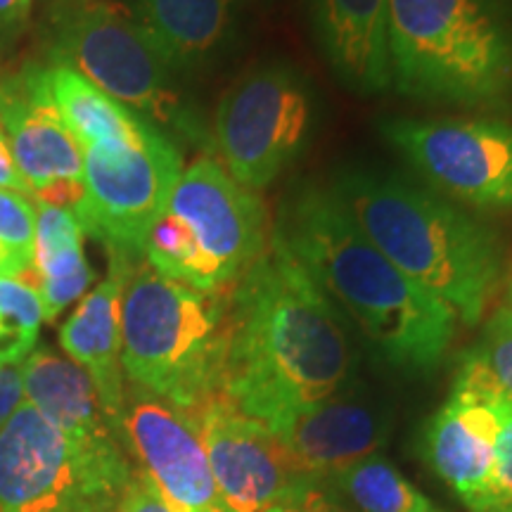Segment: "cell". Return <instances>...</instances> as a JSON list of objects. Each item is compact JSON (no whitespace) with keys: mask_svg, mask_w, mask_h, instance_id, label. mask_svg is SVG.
<instances>
[{"mask_svg":"<svg viewBox=\"0 0 512 512\" xmlns=\"http://www.w3.org/2000/svg\"><path fill=\"white\" fill-rule=\"evenodd\" d=\"M332 484L361 512H444L380 456L361 460Z\"/></svg>","mask_w":512,"mask_h":512,"instance_id":"cell-23","label":"cell"},{"mask_svg":"<svg viewBox=\"0 0 512 512\" xmlns=\"http://www.w3.org/2000/svg\"><path fill=\"white\" fill-rule=\"evenodd\" d=\"M392 83L465 107L512 100V0H389Z\"/></svg>","mask_w":512,"mask_h":512,"instance_id":"cell-4","label":"cell"},{"mask_svg":"<svg viewBox=\"0 0 512 512\" xmlns=\"http://www.w3.org/2000/svg\"><path fill=\"white\" fill-rule=\"evenodd\" d=\"M494 408L501 413V434L482 512H512V396L503 394Z\"/></svg>","mask_w":512,"mask_h":512,"instance_id":"cell-26","label":"cell"},{"mask_svg":"<svg viewBox=\"0 0 512 512\" xmlns=\"http://www.w3.org/2000/svg\"><path fill=\"white\" fill-rule=\"evenodd\" d=\"M0 188L22 192V195L31 197L29 185L24 183L22 174H19V169L15 166V159H12L8 138H5L3 128H0Z\"/></svg>","mask_w":512,"mask_h":512,"instance_id":"cell-32","label":"cell"},{"mask_svg":"<svg viewBox=\"0 0 512 512\" xmlns=\"http://www.w3.org/2000/svg\"><path fill=\"white\" fill-rule=\"evenodd\" d=\"M505 309L512 311V280H510V285H508V302H505Z\"/></svg>","mask_w":512,"mask_h":512,"instance_id":"cell-33","label":"cell"},{"mask_svg":"<svg viewBox=\"0 0 512 512\" xmlns=\"http://www.w3.org/2000/svg\"><path fill=\"white\" fill-rule=\"evenodd\" d=\"M498 434L501 413L489 403L458 392H451L427 422V463L472 512H482L494 472Z\"/></svg>","mask_w":512,"mask_h":512,"instance_id":"cell-18","label":"cell"},{"mask_svg":"<svg viewBox=\"0 0 512 512\" xmlns=\"http://www.w3.org/2000/svg\"><path fill=\"white\" fill-rule=\"evenodd\" d=\"M285 508L292 512H354L349 505H344L335 494H330L323 484L297 482L294 484Z\"/></svg>","mask_w":512,"mask_h":512,"instance_id":"cell-29","label":"cell"},{"mask_svg":"<svg viewBox=\"0 0 512 512\" xmlns=\"http://www.w3.org/2000/svg\"><path fill=\"white\" fill-rule=\"evenodd\" d=\"M107 254V278L81 299L76 311L62 325L60 344L64 354L91 377L102 411L119 434V415L126 392V377L121 368V294L138 256Z\"/></svg>","mask_w":512,"mask_h":512,"instance_id":"cell-16","label":"cell"},{"mask_svg":"<svg viewBox=\"0 0 512 512\" xmlns=\"http://www.w3.org/2000/svg\"><path fill=\"white\" fill-rule=\"evenodd\" d=\"M207 453L221 512H268L285 505L297 479L275 434L214 396L190 413Z\"/></svg>","mask_w":512,"mask_h":512,"instance_id":"cell-14","label":"cell"},{"mask_svg":"<svg viewBox=\"0 0 512 512\" xmlns=\"http://www.w3.org/2000/svg\"><path fill=\"white\" fill-rule=\"evenodd\" d=\"M43 304L34 285L12 273H0V368L22 363L36 347Z\"/></svg>","mask_w":512,"mask_h":512,"instance_id":"cell-24","label":"cell"},{"mask_svg":"<svg viewBox=\"0 0 512 512\" xmlns=\"http://www.w3.org/2000/svg\"><path fill=\"white\" fill-rule=\"evenodd\" d=\"M46 67L57 110L81 147L140 145L157 128L67 64L50 60Z\"/></svg>","mask_w":512,"mask_h":512,"instance_id":"cell-22","label":"cell"},{"mask_svg":"<svg viewBox=\"0 0 512 512\" xmlns=\"http://www.w3.org/2000/svg\"><path fill=\"white\" fill-rule=\"evenodd\" d=\"M228 290L200 292L136 261L121 294V368L145 392L195 413L221 396Z\"/></svg>","mask_w":512,"mask_h":512,"instance_id":"cell-5","label":"cell"},{"mask_svg":"<svg viewBox=\"0 0 512 512\" xmlns=\"http://www.w3.org/2000/svg\"><path fill=\"white\" fill-rule=\"evenodd\" d=\"M50 60H57L128 110L185 138L207 140L171 83V67L131 10L112 0H64L53 12Z\"/></svg>","mask_w":512,"mask_h":512,"instance_id":"cell-7","label":"cell"},{"mask_svg":"<svg viewBox=\"0 0 512 512\" xmlns=\"http://www.w3.org/2000/svg\"><path fill=\"white\" fill-rule=\"evenodd\" d=\"M131 12L171 69H192L230 41L240 0H136Z\"/></svg>","mask_w":512,"mask_h":512,"instance_id":"cell-20","label":"cell"},{"mask_svg":"<svg viewBox=\"0 0 512 512\" xmlns=\"http://www.w3.org/2000/svg\"><path fill=\"white\" fill-rule=\"evenodd\" d=\"M313 34L337 79L361 95L392 86L389 0H309Z\"/></svg>","mask_w":512,"mask_h":512,"instance_id":"cell-17","label":"cell"},{"mask_svg":"<svg viewBox=\"0 0 512 512\" xmlns=\"http://www.w3.org/2000/svg\"><path fill=\"white\" fill-rule=\"evenodd\" d=\"M112 512H176L143 470L133 472Z\"/></svg>","mask_w":512,"mask_h":512,"instance_id":"cell-28","label":"cell"},{"mask_svg":"<svg viewBox=\"0 0 512 512\" xmlns=\"http://www.w3.org/2000/svg\"><path fill=\"white\" fill-rule=\"evenodd\" d=\"M36 207L22 192L0 188V273L24 278L34 268Z\"/></svg>","mask_w":512,"mask_h":512,"instance_id":"cell-25","label":"cell"},{"mask_svg":"<svg viewBox=\"0 0 512 512\" xmlns=\"http://www.w3.org/2000/svg\"><path fill=\"white\" fill-rule=\"evenodd\" d=\"M313 117V91L297 69L285 62L259 64L216 107V159L247 190H266L304 152Z\"/></svg>","mask_w":512,"mask_h":512,"instance_id":"cell-9","label":"cell"},{"mask_svg":"<svg viewBox=\"0 0 512 512\" xmlns=\"http://www.w3.org/2000/svg\"><path fill=\"white\" fill-rule=\"evenodd\" d=\"M470 351L512 396V311L501 306L486 323L477 347Z\"/></svg>","mask_w":512,"mask_h":512,"instance_id":"cell-27","label":"cell"},{"mask_svg":"<svg viewBox=\"0 0 512 512\" xmlns=\"http://www.w3.org/2000/svg\"><path fill=\"white\" fill-rule=\"evenodd\" d=\"M83 228L72 209L38 204L34 268L24 275L43 304V320L55 323L69 304L83 297L95 273L83 254Z\"/></svg>","mask_w":512,"mask_h":512,"instance_id":"cell-21","label":"cell"},{"mask_svg":"<svg viewBox=\"0 0 512 512\" xmlns=\"http://www.w3.org/2000/svg\"><path fill=\"white\" fill-rule=\"evenodd\" d=\"M181 174V150L162 128L140 145L83 147V197L72 211L107 252L140 256Z\"/></svg>","mask_w":512,"mask_h":512,"instance_id":"cell-10","label":"cell"},{"mask_svg":"<svg viewBox=\"0 0 512 512\" xmlns=\"http://www.w3.org/2000/svg\"><path fill=\"white\" fill-rule=\"evenodd\" d=\"M273 434L292 477L325 486L380 451L387 441V418L366 396L342 387L292 415Z\"/></svg>","mask_w":512,"mask_h":512,"instance_id":"cell-15","label":"cell"},{"mask_svg":"<svg viewBox=\"0 0 512 512\" xmlns=\"http://www.w3.org/2000/svg\"><path fill=\"white\" fill-rule=\"evenodd\" d=\"M31 0H0V46H10L29 19Z\"/></svg>","mask_w":512,"mask_h":512,"instance_id":"cell-30","label":"cell"},{"mask_svg":"<svg viewBox=\"0 0 512 512\" xmlns=\"http://www.w3.org/2000/svg\"><path fill=\"white\" fill-rule=\"evenodd\" d=\"M351 366L328 294L271 230L264 254L228 290L221 396L273 432L339 392Z\"/></svg>","mask_w":512,"mask_h":512,"instance_id":"cell-1","label":"cell"},{"mask_svg":"<svg viewBox=\"0 0 512 512\" xmlns=\"http://www.w3.org/2000/svg\"><path fill=\"white\" fill-rule=\"evenodd\" d=\"M271 230L259 192L235 181L216 157L202 155L183 169L143 256L164 278L226 292L264 254Z\"/></svg>","mask_w":512,"mask_h":512,"instance_id":"cell-6","label":"cell"},{"mask_svg":"<svg viewBox=\"0 0 512 512\" xmlns=\"http://www.w3.org/2000/svg\"><path fill=\"white\" fill-rule=\"evenodd\" d=\"M0 128L31 197L74 209L83 197V147L57 110L46 64L0 76Z\"/></svg>","mask_w":512,"mask_h":512,"instance_id":"cell-12","label":"cell"},{"mask_svg":"<svg viewBox=\"0 0 512 512\" xmlns=\"http://www.w3.org/2000/svg\"><path fill=\"white\" fill-rule=\"evenodd\" d=\"M268 512H292V510L285 508V505H278V508H271Z\"/></svg>","mask_w":512,"mask_h":512,"instance_id":"cell-34","label":"cell"},{"mask_svg":"<svg viewBox=\"0 0 512 512\" xmlns=\"http://www.w3.org/2000/svg\"><path fill=\"white\" fill-rule=\"evenodd\" d=\"M119 439L176 512H221L207 453L190 413L128 382Z\"/></svg>","mask_w":512,"mask_h":512,"instance_id":"cell-13","label":"cell"},{"mask_svg":"<svg viewBox=\"0 0 512 512\" xmlns=\"http://www.w3.org/2000/svg\"><path fill=\"white\" fill-rule=\"evenodd\" d=\"M24 401L69 439L91 448H124L110 418L102 411L86 370L72 358L57 356L50 349H36L19 366Z\"/></svg>","mask_w":512,"mask_h":512,"instance_id":"cell-19","label":"cell"},{"mask_svg":"<svg viewBox=\"0 0 512 512\" xmlns=\"http://www.w3.org/2000/svg\"><path fill=\"white\" fill-rule=\"evenodd\" d=\"M384 138L446 197L512 211V124L503 119H387Z\"/></svg>","mask_w":512,"mask_h":512,"instance_id":"cell-11","label":"cell"},{"mask_svg":"<svg viewBox=\"0 0 512 512\" xmlns=\"http://www.w3.org/2000/svg\"><path fill=\"white\" fill-rule=\"evenodd\" d=\"M275 233L320 290L335 297L392 366L430 373L446 356L458 316L358 230L330 188L302 185L280 204Z\"/></svg>","mask_w":512,"mask_h":512,"instance_id":"cell-2","label":"cell"},{"mask_svg":"<svg viewBox=\"0 0 512 512\" xmlns=\"http://www.w3.org/2000/svg\"><path fill=\"white\" fill-rule=\"evenodd\" d=\"M330 192L358 230L415 285L451 306L463 323L482 320L505 266L503 242L494 230L392 174L344 169Z\"/></svg>","mask_w":512,"mask_h":512,"instance_id":"cell-3","label":"cell"},{"mask_svg":"<svg viewBox=\"0 0 512 512\" xmlns=\"http://www.w3.org/2000/svg\"><path fill=\"white\" fill-rule=\"evenodd\" d=\"M24 401V389H22V375L19 368L5 366L0 368V427L5 425V420L10 418L12 411Z\"/></svg>","mask_w":512,"mask_h":512,"instance_id":"cell-31","label":"cell"},{"mask_svg":"<svg viewBox=\"0 0 512 512\" xmlns=\"http://www.w3.org/2000/svg\"><path fill=\"white\" fill-rule=\"evenodd\" d=\"M133 472L124 448L79 444L27 401L0 427V512H112Z\"/></svg>","mask_w":512,"mask_h":512,"instance_id":"cell-8","label":"cell"}]
</instances>
